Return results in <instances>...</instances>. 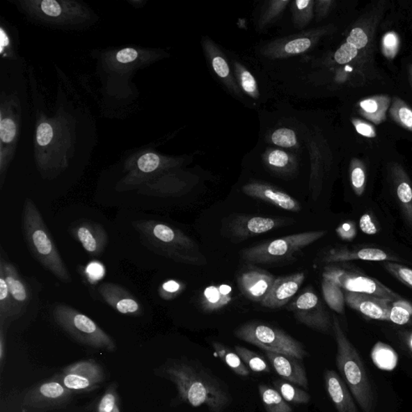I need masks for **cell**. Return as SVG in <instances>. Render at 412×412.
Masks as SVG:
<instances>
[{
  "instance_id": "f5cc1de1",
  "label": "cell",
  "mask_w": 412,
  "mask_h": 412,
  "mask_svg": "<svg viewBox=\"0 0 412 412\" xmlns=\"http://www.w3.org/2000/svg\"><path fill=\"white\" fill-rule=\"evenodd\" d=\"M138 58V52L136 49L127 48L118 51L116 55V60L120 64L132 63Z\"/></svg>"
},
{
  "instance_id": "ffe728a7",
  "label": "cell",
  "mask_w": 412,
  "mask_h": 412,
  "mask_svg": "<svg viewBox=\"0 0 412 412\" xmlns=\"http://www.w3.org/2000/svg\"><path fill=\"white\" fill-rule=\"evenodd\" d=\"M305 280L306 274L303 272L276 278L269 294L262 301L261 305L272 309L286 306L296 294Z\"/></svg>"
},
{
  "instance_id": "74e56055",
  "label": "cell",
  "mask_w": 412,
  "mask_h": 412,
  "mask_svg": "<svg viewBox=\"0 0 412 412\" xmlns=\"http://www.w3.org/2000/svg\"><path fill=\"white\" fill-rule=\"evenodd\" d=\"M389 110L395 122L406 130L412 132V109L404 101L395 97Z\"/></svg>"
},
{
  "instance_id": "7dc6e473",
  "label": "cell",
  "mask_w": 412,
  "mask_h": 412,
  "mask_svg": "<svg viewBox=\"0 0 412 412\" xmlns=\"http://www.w3.org/2000/svg\"><path fill=\"white\" fill-rule=\"evenodd\" d=\"M385 269L388 270L391 275L404 283L405 285L412 288V270L409 267L402 266L395 262H386L384 264Z\"/></svg>"
},
{
  "instance_id": "d4e9b609",
  "label": "cell",
  "mask_w": 412,
  "mask_h": 412,
  "mask_svg": "<svg viewBox=\"0 0 412 412\" xmlns=\"http://www.w3.org/2000/svg\"><path fill=\"white\" fill-rule=\"evenodd\" d=\"M353 260L379 262L395 261L397 260V259L394 256L386 253L383 250L378 248L349 250L344 248V247L329 250L322 257V262H327V264Z\"/></svg>"
},
{
  "instance_id": "681fc988",
  "label": "cell",
  "mask_w": 412,
  "mask_h": 412,
  "mask_svg": "<svg viewBox=\"0 0 412 412\" xmlns=\"http://www.w3.org/2000/svg\"><path fill=\"white\" fill-rule=\"evenodd\" d=\"M358 54V50L353 45L346 42L342 45L334 54V60L339 65L348 64Z\"/></svg>"
},
{
  "instance_id": "836d02e7",
  "label": "cell",
  "mask_w": 412,
  "mask_h": 412,
  "mask_svg": "<svg viewBox=\"0 0 412 412\" xmlns=\"http://www.w3.org/2000/svg\"><path fill=\"white\" fill-rule=\"evenodd\" d=\"M274 388L279 391L283 399L296 404H306L310 401V395L306 391L297 388L285 379H276L273 382Z\"/></svg>"
},
{
  "instance_id": "ab89813d",
  "label": "cell",
  "mask_w": 412,
  "mask_h": 412,
  "mask_svg": "<svg viewBox=\"0 0 412 412\" xmlns=\"http://www.w3.org/2000/svg\"><path fill=\"white\" fill-rule=\"evenodd\" d=\"M236 79L241 89L252 99H259L260 91L255 77L243 65L235 63Z\"/></svg>"
},
{
  "instance_id": "8d00e7d4",
  "label": "cell",
  "mask_w": 412,
  "mask_h": 412,
  "mask_svg": "<svg viewBox=\"0 0 412 412\" xmlns=\"http://www.w3.org/2000/svg\"><path fill=\"white\" fill-rule=\"evenodd\" d=\"M235 352L239 355V357L245 363L247 367L255 373L271 372V367L267 363L266 359L260 354L252 351L246 347L237 346Z\"/></svg>"
},
{
  "instance_id": "1f68e13d",
  "label": "cell",
  "mask_w": 412,
  "mask_h": 412,
  "mask_svg": "<svg viewBox=\"0 0 412 412\" xmlns=\"http://www.w3.org/2000/svg\"><path fill=\"white\" fill-rule=\"evenodd\" d=\"M212 347L215 354L223 360L232 372L241 377H246L250 374L248 367L233 349L219 342H214Z\"/></svg>"
},
{
  "instance_id": "ac0fdd59",
  "label": "cell",
  "mask_w": 412,
  "mask_h": 412,
  "mask_svg": "<svg viewBox=\"0 0 412 412\" xmlns=\"http://www.w3.org/2000/svg\"><path fill=\"white\" fill-rule=\"evenodd\" d=\"M100 295L108 306L127 316H141L143 312L141 303L121 285L104 283L97 288Z\"/></svg>"
},
{
  "instance_id": "277c9868",
  "label": "cell",
  "mask_w": 412,
  "mask_h": 412,
  "mask_svg": "<svg viewBox=\"0 0 412 412\" xmlns=\"http://www.w3.org/2000/svg\"><path fill=\"white\" fill-rule=\"evenodd\" d=\"M23 232L26 244L33 256L56 279L71 283L72 277L60 255L37 206L32 200H24Z\"/></svg>"
},
{
  "instance_id": "d590c367",
  "label": "cell",
  "mask_w": 412,
  "mask_h": 412,
  "mask_svg": "<svg viewBox=\"0 0 412 412\" xmlns=\"http://www.w3.org/2000/svg\"><path fill=\"white\" fill-rule=\"evenodd\" d=\"M322 292L324 301L334 312L342 314L344 310V294L337 283L323 279Z\"/></svg>"
},
{
  "instance_id": "f6af8a7d",
  "label": "cell",
  "mask_w": 412,
  "mask_h": 412,
  "mask_svg": "<svg viewBox=\"0 0 412 412\" xmlns=\"http://www.w3.org/2000/svg\"><path fill=\"white\" fill-rule=\"evenodd\" d=\"M97 412H120L115 386H111L97 404Z\"/></svg>"
},
{
  "instance_id": "6125c7cd",
  "label": "cell",
  "mask_w": 412,
  "mask_h": 412,
  "mask_svg": "<svg viewBox=\"0 0 412 412\" xmlns=\"http://www.w3.org/2000/svg\"><path fill=\"white\" fill-rule=\"evenodd\" d=\"M410 77L412 81V65L410 66Z\"/></svg>"
},
{
  "instance_id": "e575fe53",
  "label": "cell",
  "mask_w": 412,
  "mask_h": 412,
  "mask_svg": "<svg viewBox=\"0 0 412 412\" xmlns=\"http://www.w3.org/2000/svg\"><path fill=\"white\" fill-rule=\"evenodd\" d=\"M293 23L298 29H303L312 22L315 1L313 0H296L291 2Z\"/></svg>"
},
{
  "instance_id": "6f0895ef",
  "label": "cell",
  "mask_w": 412,
  "mask_h": 412,
  "mask_svg": "<svg viewBox=\"0 0 412 412\" xmlns=\"http://www.w3.org/2000/svg\"><path fill=\"white\" fill-rule=\"evenodd\" d=\"M315 4L317 20H321L328 15L329 10L331 8L333 1L319 0V1H315Z\"/></svg>"
},
{
  "instance_id": "5bb4252c",
  "label": "cell",
  "mask_w": 412,
  "mask_h": 412,
  "mask_svg": "<svg viewBox=\"0 0 412 412\" xmlns=\"http://www.w3.org/2000/svg\"><path fill=\"white\" fill-rule=\"evenodd\" d=\"M70 231L90 255L100 256L104 252L108 244V235L101 224L81 219L71 226Z\"/></svg>"
},
{
  "instance_id": "7c38bea8",
  "label": "cell",
  "mask_w": 412,
  "mask_h": 412,
  "mask_svg": "<svg viewBox=\"0 0 412 412\" xmlns=\"http://www.w3.org/2000/svg\"><path fill=\"white\" fill-rule=\"evenodd\" d=\"M104 380V370L94 360H81L72 364L64 370L59 379L66 388L79 393L95 390Z\"/></svg>"
},
{
  "instance_id": "b9f144b4",
  "label": "cell",
  "mask_w": 412,
  "mask_h": 412,
  "mask_svg": "<svg viewBox=\"0 0 412 412\" xmlns=\"http://www.w3.org/2000/svg\"><path fill=\"white\" fill-rule=\"evenodd\" d=\"M412 316V306L404 299L395 301L393 303L390 314V322L399 326L408 324Z\"/></svg>"
},
{
  "instance_id": "83f0119b",
  "label": "cell",
  "mask_w": 412,
  "mask_h": 412,
  "mask_svg": "<svg viewBox=\"0 0 412 412\" xmlns=\"http://www.w3.org/2000/svg\"><path fill=\"white\" fill-rule=\"evenodd\" d=\"M393 177L400 207L412 229V187L410 180L400 166L394 168Z\"/></svg>"
},
{
  "instance_id": "6da1fadb",
  "label": "cell",
  "mask_w": 412,
  "mask_h": 412,
  "mask_svg": "<svg viewBox=\"0 0 412 412\" xmlns=\"http://www.w3.org/2000/svg\"><path fill=\"white\" fill-rule=\"evenodd\" d=\"M164 374L176 386L179 399L194 408L205 406L209 412H223L231 404L223 381L198 360H172L164 365Z\"/></svg>"
},
{
  "instance_id": "bcb514c9",
  "label": "cell",
  "mask_w": 412,
  "mask_h": 412,
  "mask_svg": "<svg viewBox=\"0 0 412 412\" xmlns=\"http://www.w3.org/2000/svg\"><path fill=\"white\" fill-rule=\"evenodd\" d=\"M185 286L182 282L170 280L164 282L159 288V295L164 301H172L184 290Z\"/></svg>"
},
{
  "instance_id": "f546056e",
  "label": "cell",
  "mask_w": 412,
  "mask_h": 412,
  "mask_svg": "<svg viewBox=\"0 0 412 412\" xmlns=\"http://www.w3.org/2000/svg\"><path fill=\"white\" fill-rule=\"evenodd\" d=\"M266 166L280 175H291L297 169V161L294 157L278 149H269L264 156Z\"/></svg>"
},
{
  "instance_id": "2e32d148",
  "label": "cell",
  "mask_w": 412,
  "mask_h": 412,
  "mask_svg": "<svg viewBox=\"0 0 412 412\" xmlns=\"http://www.w3.org/2000/svg\"><path fill=\"white\" fill-rule=\"evenodd\" d=\"M344 301L349 308L373 320L390 321L394 301L364 293L344 292Z\"/></svg>"
},
{
  "instance_id": "ba28073f",
  "label": "cell",
  "mask_w": 412,
  "mask_h": 412,
  "mask_svg": "<svg viewBox=\"0 0 412 412\" xmlns=\"http://www.w3.org/2000/svg\"><path fill=\"white\" fill-rule=\"evenodd\" d=\"M323 279L332 281L346 292L364 293L393 301L401 300L397 293L373 278L359 275L338 267H326L323 271Z\"/></svg>"
},
{
  "instance_id": "7a4b0ae2",
  "label": "cell",
  "mask_w": 412,
  "mask_h": 412,
  "mask_svg": "<svg viewBox=\"0 0 412 412\" xmlns=\"http://www.w3.org/2000/svg\"><path fill=\"white\" fill-rule=\"evenodd\" d=\"M133 226L143 244L157 254L184 264L202 266L207 262L198 244L182 230L154 220H138Z\"/></svg>"
},
{
  "instance_id": "f907efd6",
  "label": "cell",
  "mask_w": 412,
  "mask_h": 412,
  "mask_svg": "<svg viewBox=\"0 0 412 412\" xmlns=\"http://www.w3.org/2000/svg\"><path fill=\"white\" fill-rule=\"evenodd\" d=\"M347 42L353 45L358 50L363 49L367 47L369 43L368 35L362 28H354L350 32Z\"/></svg>"
},
{
  "instance_id": "f1b7e54d",
  "label": "cell",
  "mask_w": 412,
  "mask_h": 412,
  "mask_svg": "<svg viewBox=\"0 0 412 412\" xmlns=\"http://www.w3.org/2000/svg\"><path fill=\"white\" fill-rule=\"evenodd\" d=\"M388 95H376L359 102V113L374 125H380L386 120V112L390 106Z\"/></svg>"
},
{
  "instance_id": "e0dca14e",
  "label": "cell",
  "mask_w": 412,
  "mask_h": 412,
  "mask_svg": "<svg viewBox=\"0 0 412 412\" xmlns=\"http://www.w3.org/2000/svg\"><path fill=\"white\" fill-rule=\"evenodd\" d=\"M276 278L264 270L251 267L239 273V290L248 300L262 303L274 283Z\"/></svg>"
},
{
  "instance_id": "603a6c76",
  "label": "cell",
  "mask_w": 412,
  "mask_h": 412,
  "mask_svg": "<svg viewBox=\"0 0 412 412\" xmlns=\"http://www.w3.org/2000/svg\"><path fill=\"white\" fill-rule=\"evenodd\" d=\"M324 385L329 398L338 412H359L351 393L346 383L334 370L324 374Z\"/></svg>"
},
{
  "instance_id": "7402d4cb",
  "label": "cell",
  "mask_w": 412,
  "mask_h": 412,
  "mask_svg": "<svg viewBox=\"0 0 412 412\" xmlns=\"http://www.w3.org/2000/svg\"><path fill=\"white\" fill-rule=\"evenodd\" d=\"M191 188V184L176 175L162 173L159 176L145 180L134 189L138 193L157 197H170L182 195Z\"/></svg>"
},
{
  "instance_id": "484cf974",
  "label": "cell",
  "mask_w": 412,
  "mask_h": 412,
  "mask_svg": "<svg viewBox=\"0 0 412 412\" xmlns=\"http://www.w3.org/2000/svg\"><path fill=\"white\" fill-rule=\"evenodd\" d=\"M0 270L3 273L10 294L24 312L29 303V290L27 283L20 276L19 271L11 262L0 258Z\"/></svg>"
},
{
  "instance_id": "be15d7a7",
  "label": "cell",
  "mask_w": 412,
  "mask_h": 412,
  "mask_svg": "<svg viewBox=\"0 0 412 412\" xmlns=\"http://www.w3.org/2000/svg\"><path fill=\"white\" fill-rule=\"evenodd\" d=\"M410 347L412 350V336L411 337V339H410Z\"/></svg>"
},
{
  "instance_id": "9f6ffc18",
  "label": "cell",
  "mask_w": 412,
  "mask_h": 412,
  "mask_svg": "<svg viewBox=\"0 0 412 412\" xmlns=\"http://www.w3.org/2000/svg\"><path fill=\"white\" fill-rule=\"evenodd\" d=\"M353 125L360 135L367 138L376 137L374 128L369 123L359 120H353Z\"/></svg>"
},
{
  "instance_id": "4fadbf2b",
  "label": "cell",
  "mask_w": 412,
  "mask_h": 412,
  "mask_svg": "<svg viewBox=\"0 0 412 412\" xmlns=\"http://www.w3.org/2000/svg\"><path fill=\"white\" fill-rule=\"evenodd\" d=\"M292 223L294 220L290 219L240 215L230 221L229 230L235 239L245 240Z\"/></svg>"
},
{
  "instance_id": "4316f807",
  "label": "cell",
  "mask_w": 412,
  "mask_h": 412,
  "mask_svg": "<svg viewBox=\"0 0 412 412\" xmlns=\"http://www.w3.org/2000/svg\"><path fill=\"white\" fill-rule=\"evenodd\" d=\"M232 300L231 287L228 285H211L205 288L200 297V305L205 312L221 310Z\"/></svg>"
},
{
  "instance_id": "91938a15",
  "label": "cell",
  "mask_w": 412,
  "mask_h": 412,
  "mask_svg": "<svg viewBox=\"0 0 412 412\" xmlns=\"http://www.w3.org/2000/svg\"><path fill=\"white\" fill-rule=\"evenodd\" d=\"M4 354V334L3 328L1 326V333H0V358L3 360Z\"/></svg>"
},
{
  "instance_id": "44dd1931",
  "label": "cell",
  "mask_w": 412,
  "mask_h": 412,
  "mask_svg": "<svg viewBox=\"0 0 412 412\" xmlns=\"http://www.w3.org/2000/svg\"><path fill=\"white\" fill-rule=\"evenodd\" d=\"M264 353L271 367L282 379L303 388H308L306 370L301 359L287 354L269 351Z\"/></svg>"
},
{
  "instance_id": "60d3db41",
  "label": "cell",
  "mask_w": 412,
  "mask_h": 412,
  "mask_svg": "<svg viewBox=\"0 0 412 412\" xmlns=\"http://www.w3.org/2000/svg\"><path fill=\"white\" fill-rule=\"evenodd\" d=\"M372 358L379 368L393 370L397 364L398 357L390 347L383 343H378L373 349Z\"/></svg>"
},
{
  "instance_id": "cb8c5ba5",
  "label": "cell",
  "mask_w": 412,
  "mask_h": 412,
  "mask_svg": "<svg viewBox=\"0 0 412 412\" xmlns=\"http://www.w3.org/2000/svg\"><path fill=\"white\" fill-rule=\"evenodd\" d=\"M203 47L206 56L210 61L211 66L215 74L228 87L231 93L239 97H241L239 86L237 84L233 74H232L228 61L217 45L209 38L203 39Z\"/></svg>"
},
{
  "instance_id": "52a82bcc",
  "label": "cell",
  "mask_w": 412,
  "mask_h": 412,
  "mask_svg": "<svg viewBox=\"0 0 412 412\" xmlns=\"http://www.w3.org/2000/svg\"><path fill=\"white\" fill-rule=\"evenodd\" d=\"M53 315L56 324L76 341L93 348L116 351L113 339L85 314L59 303L54 308Z\"/></svg>"
},
{
  "instance_id": "816d5d0a",
  "label": "cell",
  "mask_w": 412,
  "mask_h": 412,
  "mask_svg": "<svg viewBox=\"0 0 412 412\" xmlns=\"http://www.w3.org/2000/svg\"><path fill=\"white\" fill-rule=\"evenodd\" d=\"M399 40L395 33L390 32L384 35L383 40V49L386 56L393 58L398 53Z\"/></svg>"
},
{
  "instance_id": "d6a6232c",
  "label": "cell",
  "mask_w": 412,
  "mask_h": 412,
  "mask_svg": "<svg viewBox=\"0 0 412 412\" xmlns=\"http://www.w3.org/2000/svg\"><path fill=\"white\" fill-rule=\"evenodd\" d=\"M259 393L267 412H292L291 406L276 389L265 384H260Z\"/></svg>"
},
{
  "instance_id": "30bf717a",
  "label": "cell",
  "mask_w": 412,
  "mask_h": 412,
  "mask_svg": "<svg viewBox=\"0 0 412 412\" xmlns=\"http://www.w3.org/2000/svg\"><path fill=\"white\" fill-rule=\"evenodd\" d=\"M328 31L327 28L310 29L290 37L273 40L264 45L260 49V53L269 59L288 58L305 54L312 49Z\"/></svg>"
},
{
  "instance_id": "4dcf8cb0",
  "label": "cell",
  "mask_w": 412,
  "mask_h": 412,
  "mask_svg": "<svg viewBox=\"0 0 412 412\" xmlns=\"http://www.w3.org/2000/svg\"><path fill=\"white\" fill-rule=\"evenodd\" d=\"M24 311L10 294L3 273L0 270V322L1 326L22 316Z\"/></svg>"
},
{
  "instance_id": "f35d334b",
  "label": "cell",
  "mask_w": 412,
  "mask_h": 412,
  "mask_svg": "<svg viewBox=\"0 0 412 412\" xmlns=\"http://www.w3.org/2000/svg\"><path fill=\"white\" fill-rule=\"evenodd\" d=\"M290 3H291L290 0H272L267 2V6L260 15L258 27L262 30L276 22Z\"/></svg>"
},
{
  "instance_id": "8fae6325",
  "label": "cell",
  "mask_w": 412,
  "mask_h": 412,
  "mask_svg": "<svg viewBox=\"0 0 412 412\" xmlns=\"http://www.w3.org/2000/svg\"><path fill=\"white\" fill-rule=\"evenodd\" d=\"M288 309L296 320L318 332L327 333L333 329V322L320 298L311 290L303 291L293 301Z\"/></svg>"
},
{
  "instance_id": "d6986e66",
  "label": "cell",
  "mask_w": 412,
  "mask_h": 412,
  "mask_svg": "<svg viewBox=\"0 0 412 412\" xmlns=\"http://www.w3.org/2000/svg\"><path fill=\"white\" fill-rule=\"evenodd\" d=\"M243 192L251 198L264 200L283 210L291 212H300L301 210V203L294 198L267 183L250 182L244 185Z\"/></svg>"
},
{
  "instance_id": "9a60e30c",
  "label": "cell",
  "mask_w": 412,
  "mask_h": 412,
  "mask_svg": "<svg viewBox=\"0 0 412 412\" xmlns=\"http://www.w3.org/2000/svg\"><path fill=\"white\" fill-rule=\"evenodd\" d=\"M60 381L53 380L35 386L26 395L24 404L38 409H51L63 405L72 395Z\"/></svg>"
},
{
  "instance_id": "8992f818",
  "label": "cell",
  "mask_w": 412,
  "mask_h": 412,
  "mask_svg": "<svg viewBox=\"0 0 412 412\" xmlns=\"http://www.w3.org/2000/svg\"><path fill=\"white\" fill-rule=\"evenodd\" d=\"M234 334L241 341L254 344L264 351L291 355L301 360L309 356L301 342L269 324L247 322L236 328Z\"/></svg>"
},
{
  "instance_id": "94428289",
  "label": "cell",
  "mask_w": 412,
  "mask_h": 412,
  "mask_svg": "<svg viewBox=\"0 0 412 412\" xmlns=\"http://www.w3.org/2000/svg\"><path fill=\"white\" fill-rule=\"evenodd\" d=\"M9 40L8 35L5 34L4 31L1 29V52L3 53L4 47L8 45Z\"/></svg>"
},
{
  "instance_id": "db71d44e",
  "label": "cell",
  "mask_w": 412,
  "mask_h": 412,
  "mask_svg": "<svg viewBox=\"0 0 412 412\" xmlns=\"http://www.w3.org/2000/svg\"><path fill=\"white\" fill-rule=\"evenodd\" d=\"M360 228L365 234L374 235L378 233L377 226L374 224L372 217L367 214L362 216L359 221Z\"/></svg>"
},
{
  "instance_id": "9c48e42d",
  "label": "cell",
  "mask_w": 412,
  "mask_h": 412,
  "mask_svg": "<svg viewBox=\"0 0 412 412\" xmlns=\"http://www.w3.org/2000/svg\"><path fill=\"white\" fill-rule=\"evenodd\" d=\"M25 9L33 17L46 23L58 25H72L84 22L88 17V12L80 4L70 1H56V0H42V1L24 2Z\"/></svg>"
},
{
  "instance_id": "11a10c76",
  "label": "cell",
  "mask_w": 412,
  "mask_h": 412,
  "mask_svg": "<svg viewBox=\"0 0 412 412\" xmlns=\"http://www.w3.org/2000/svg\"><path fill=\"white\" fill-rule=\"evenodd\" d=\"M338 235L344 240H352L356 235V229L353 223H344L336 230Z\"/></svg>"
},
{
  "instance_id": "c3c4849f",
  "label": "cell",
  "mask_w": 412,
  "mask_h": 412,
  "mask_svg": "<svg viewBox=\"0 0 412 412\" xmlns=\"http://www.w3.org/2000/svg\"><path fill=\"white\" fill-rule=\"evenodd\" d=\"M17 134V123L11 118H4L1 116L0 121V137L4 143H10L14 141Z\"/></svg>"
},
{
  "instance_id": "7bdbcfd3",
  "label": "cell",
  "mask_w": 412,
  "mask_h": 412,
  "mask_svg": "<svg viewBox=\"0 0 412 412\" xmlns=\"http://www.w3.org/2000/svg\"><path fill=\"white\" fill-rule=\"evenodd\" d=\"M350 177L354 191L360 197L365 191V173L363 164L357 159H354L350 166Z\"/></svg>"
},
{
  "instance_id": "3957f363",
  "label": "cell",
  "mask_w": 412,
  "mask_h": 412,
  "mask_svg": "<svg viewBox=\"0 0 412 412\" xmlns=\"http://www.w3.org/2000/svg\"><path fill=\"white\" fill-rule=\"evenodd\" d=\"M333 332L337 342L336 363L342 379L363 411L374 412L377 400L363 360L335 316Z\"/></svg>"
},
{
  "instance_id": "ee69618b",
  "label": "cell",
  "mask_w": 412,
  "mask_h": 412,
  "mask_svg": "<svg viewBox=\"0 0 412 412\" xmlns=\"http://www.w3.org/2000/svg\"><path fill=\"white\" fill-rule=\"evenodd\" d=\"M271 140L275 145L285 148H295L297 145L296 135L290 128H280L272 133Z\"/></svg>"
},
{
  "instance_id": "5b68a950",
  "label": "cell",
  "mask_w": 412,
  "mask_h": 412,
  "mask_svg": "<svg viewBox=\"0 0 412 412\" xmlns=\"http://www.w3.org/2000/svg\"><path fill=\"white\" fill-rule=\"evenodd\" d=\"M326 234V231L319 230L283 237L249 247L241 252V256L248 264H280L292 260Z\"/></svg>"
},
{
  "instance_id": "680465c9",
  "label": "cell",
  "mask_w": 412,
  "mask_h": 412,
  "mask_svg": "<svg viewBox=\"0 0 412 412\" xmlns=\"http://www.w3.org/2000/svg\"><path fill=\"white\" fill-rule=\"evenodd\" d=\"M87 273L92 279H97L100 278L103 274L102 267L97 264H93L87 269Z\"/></svg>"
}]
</instances>
